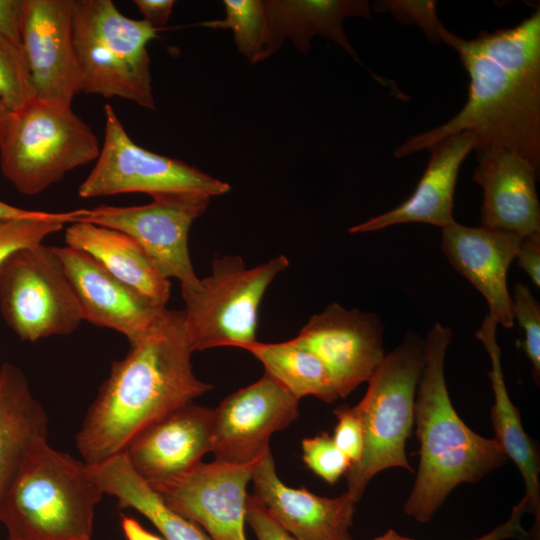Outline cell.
<instances>
[{
	"instance_id": "6da1fadb",
	"label": "cell",
	"mask_w": 540,
	"mask_h": 540,
	"mask_svg": "<svg viewBox=\"0 0 540 540\" xmlns=\"http://www.w3.org/2000/svg\"><path fill=\"white\" fill-rule=\"evenodd\" d=\"M440 41L453 48L469 75L467 101L446 123L408 138L402 158L459 132L475 135L474 150L508 149L540 165V10L516 26L464 39L441 23Z\"/></svg>"
},
{
	"instance_id": "7a4b0ae2",
	"label": "cell",
	"mask_w": 540,
	"mask_h": 540,
	"mask_svg": "<svg viewBox=\"0 0 540 540\" xmlns=\"http://www.w3.org/2000/svg\"><path fill=\"white\" fill-rule=\"evenodd\" d=\"M183 310L161 311L146 333L114 361L76 435L86 465L125 451L143 429L212 389L192 368Z\"/></svg>"
},
{
	"instance_id": "3957f363",
	"label": "cell",
	"mask_w": 540,
	"mask_h": 540,
	"mask_svg": "<svg viewBox=\"0 0 540 540\" xmlns=\"http://www.w3.org/2000/svg\"><path fill=\"white\" fill-rule=\"evenodd\" d=\"M451 337V328L439 323L428 332L415 394L420 463L404 512L421 523L433 518L457 485L476 482L508 460L494 438L471 430L452 405L444 374Z\"/></svg>"
},
{
	"instance_id": "277c9868",
	"label": "cell",
	"mask_w": 540,
	"mask_h": 540,
	"mask_svg": "<svg viewBox=\"0 0 540 540\" xmlns=\"http://www.w3.org/2000/svg\"><path fill=\"white\" fill-rule=\"evenodd\" d=\"M103 494L88 465L43 440L2 498L0 522L8 540H91Z\"/></svg>"
},
{
	"instance_id": "5b68a950",
	"label": "cell",
	"mask_w": 540,
	"mask_h": 540,
	"mask_svg": "<svg viewBox=\"0 0 540 540\" xmlns=\"http://www.w3.org/2000/svg\"><path fill=\"white\" fill-rule=\"evenodd\" d=\"M72 29L81 92L155 109L147 44L156 29L124 16L111 0H72Z\"/></svg>"
},
{
	"instance_id": "8992f818",
	"label": "cell",
	"mask_w": 540,
	"mask_h": 540,
	"mask_svg": "<svg viewBox=\"0 0 540 540\" xmlns=\"http://www.w3.org/2000/svg\"><path fill=\"white\" fill-rule=\"evenodd\" d=\"M425 341L410 332L368 380V389L354 406L363 429L360 460L345 473L347 494L357 503L379 472L400 467L413 472L405 445L414 423V401L424 364Z\"/></svg>"
},
{
	"instance_id": "52a82bcc",
	"label": "cell",
	"mask_w": 540,
	"mask_h": 540,
	"mask_svg": "<svg viewBox=\"0 0 540 540\" xmlns=\"http://www.w3.org/2000/svg\"><path fill=\"white\" fill-rule=\"evenodd\" d=\"M100 148L93 130L70 104L35 98L13 113L0 144V168L20 193L33 196L96 160Z\"/></svg>"
},
{
	"instance_id": "ba28073f",
	"label": "cell",
	"mask_w": 540,
	"mask_h": 540,
	"mask_svg": "<svg viewBox=\"0 0 540 540\" xmlns=\"http://www.w3.org/2000/svg\"><path fill=\"white\" fill-rule=\"evenodd\" d=\"M289 265L285 255L246 267L238 255L212 261L196 288H181L184 322L193 352L217 347L243 349L257 341L258 310L267 288Z\"/></svg>"
},
{
	"instance_id": "9c48e42d",
	"label": "cell",
	"mask_w": 540,
	"mask_h": 540,
	"mask_svg": "<svg viewBox=\"0 0 540 540\" xmlns=\"http://www.w3.org/2000/svg\"><path fill=\"white\" fill-rule=\"evenodd\" d=\"M0 310L23 341L69 335L83 319L54 246L23 248L0 266Z\"/></svg>"
},
{
	"instance_id": "30bf717a",
	"label": "cell",
	"mask_w": 540,
	"mask_h": 540,
	"mask_svg": "<svg viewBox=\"0 0 540 540\" xmlns=\"http://www.w3.org/2000/svg\"><path fill=\"white\" fill-rule=\"evenodd\" d=\"M105 133L96 163L78 188L81 198L122 193H196L210 198L230 190L229 184L185 162L137 145L110 104L104 106Z\"/></svg>"
},
{
	"instance_id": "8fae6325",
	"label": "cell",
	"mask_w": 540,
	"mask_h": 540,
	"mask_svg": "<svg viewBox=\"0 0 540 540\" xmlns=\"http://www.w3.org/2000/svg\"><path fill=\"white\" fill-rule=\"evenodd\" d=\"M210 197L196 193L162 194L139 206L101 205L84 209L77 222L121 231L144 249L160 273L175 278L181 288H196L200 279L191 262V225L207 209Z\"/></svg>"
},
{
	"instance_id": "7c38bea8",
	"label": "cell",
	"mask_w": 540,
	"mask_h": 540,
	"mask_svg": "<svg viewBox=\"0 0 540 540\" xmlns=\"http://www.w3.org/2000/svg\"><path fill=\"white\" fill-rule=\"evenodd\" d=\"M299 400L266 373L228 395L213 409L215 460L230 464L259 460L270 449L271 436L298 417Z\"/></svg>"
},
{
	"instance_id": "4fadbf2b",
	"label": "cell",
	"mask_w": 540,
	"mask_h": 540,
	"mask_svg": "<svg viewBox=\"0 0 540 540\" xmlns=\"http://www.w3.org/2000/svg\"><path fill=\"white\" fill-rule=\"evenodd\" d=\"M291 340L321 360L343 398L368 381L386 355L379 318L338 303L312 315Z\"/></svg>"
},
{
	"instance_id": "5bb4252c",
	"label": "cell",
	"mask_w": 540,
	"mask_h": 540,
	"mask_svg": "<svg viewBox=\"0 0 540 540\" xmlns=\"http://www.w3.org/2000/svg\"><path fill=\"white\" fill-rule=\"evenodd\" d=\"M256 462H202L181 476L149 485L172 510L203 527L211 540H246L247 485Z\"/></svg>"
},
{
	"instance_id": "9a60e30c",
	"label": "cell",
	"mask_w": 540,
	"mask_h": 540,
	"mask_svg": "<svg viewBox=\"0 0 540 540\" xmlns=\"http://www.w3.org/2000/svg\"><path fill=\"white\" fill-rule=\"evenodd\" d=\"M22 48L35 98L70 104L81 92L72 0H23Z\"/></svg>"
},
{
	"instance_id": "2e32d148",
	"label": "cell",
	"mask_w": 540,
	"mask_h": 540,
	"mask_svg": "<svg viewBox=\"0 0 540 540\" xmlns=\"http://www.w3.org/2000/svg\"><path fill=\"white\" fill-rule=\"evenodd\" d=\"M213 409L193 402L143 429L124 453L133 469L154 484L181 476L212 451Z\"/></svg>"
},
{
	"instance_id": "e0dca14e",
	"label": "cell",
	"mask_w": 540,
	"mask_h": 540,
	"mask_svg": "<svg viewBox=\"0 0 540 540\" xmlns=\"http://www.w3.org/2000/svg\"><path fill=\"white\" fill-rule=\"evenodd\" d=\"M77 297L83 319L124 335L130 345L149 329L165 307L130 288L83 251L55 247Z\"/></svg>"
},
{
	"instance_id": "ac0fdd59",
	"label": "cell",
	"mask_w": 540,
	"mask_h": 540,
	"mask_svg": "<svg viewBox=\"0 0 540 540\" xmlns=\"http://www.w3.org/2000/svg\"><path fill=\"white\" fill-rule=\"evenodd\" d=\"M477 154L473 180L483 189L481 227L540 238L539 168L508 149L485 148Z\"/></svg>"
},
{
	"instance_id": "d6986e66",
	"label": "cell",
	"mask_w": 540,
	"mask_h": 540,
	"mask_svg": "<svg viewBox=\"0 0 540 540\" xmlns=\"http://www.w3.org/2000/svg\"><path fill=\"white\" fill-rule=\"evenodd\" d=\"M251 481L253 495L297 540H352L349 530L356 502L347 493L328 498L304 486H287L276 473L270 449L256 462Z\"/></svg>"
},
{
	"instance_id": "ffe728a7",
	"label": "cell",
	"mask_w": 540,
	"mask_h": 540,
	"mask_svg": "<svg viewBox=\"0 0 540 540\" xmlns=\"http://www.w3.org/2000/svg\"><path fill=\"white\" fill-rule=\"evenodd\" d=\"M522 239L516 233L456 221L442 228V250L448 261L484 296L488 314L505 328L514 325L507 272Z\"/></svg>"
},
{
	"instance_id": "44dd1931",
	"label": "cell",
	"mask_w": 540,
	"mask_h": 540,
	"mask_svg": "<svg viewBox=\"0 0 540 540\" xmlns=\"http://www.w3.org/2000/svg\"><path fill=\"white\" fill-rule=\"evenodd\" d=\"M476 137L471 132L450 135L427 150L430 158L414 192L401 204L349 229L367 233L403 223H427L441 228L455 222L454 192L459 168L474 150Z\"/></svg>"
},
{
	"instance_id": "7402d4cb",
	"label": "cell",
	"mask_w": 540,
	"mask_h": 540,
	"mask_svg": "<svg viewBox=\"0 0 540 540\" xmlns=\"http://www.w3.org/2000/svg\"><path fill=\"white\" fill-rule=\"evenodd\" d=\"M66 244L85 252L118 280L158 307L170 298V280L129 235L89 222L72 223L65 232Z\"/></svg>"
},
{
	"instance_id": "603a6c76",
	"label": "cell",
	"mask_w": 540,
	"mask_h": 540,
	"mask_svg": "<svg viewBox=\"0 0 540 540\" xmlns=\"http://www.w3.org/2000/svg\"><path fill=\"white\" fill-rule=\"evenodd\" d=\"M48 416L22 370L0 367V503L33 448L46 440Z\"/></svg>"
},
{
	"instance_id": "cb8c5ba5",
	"label": "cell",
	"mask_w": 540,
	"mask_h": 540,
	"mask_svg": "<svg viewBox=\"0 0 540 540\" xmlns=\"http://www.w3.org/2000/svg\"><path fill=\"white\" fill-rule=\"evenodd\" d=\"M269 56L289 38L301 53L310 50L315 35L326 37L361 64L344 30V19L360 16L372 19L365 0H267Z\"/></svg>"
},
{
	"instance_id": "d4e9b609",
	"label": "cell",
	"mask_w": 540,
	"mask_h": 540,
	"mask_svg": "<svg viewBox=\"0 0 540 540\" xmlns=\"http://www.w3.org/2000/svg\"><path fill=\"white\" fill-rule=\"evenodd\" d=\"M497 325V320L488 314L475 334L486 348L492 365L489 377L495 400L491 409L494 439L520 471L526 487L524 497L527 502V510L534 514L536 523L539 525V456L523 429L520 413L512 403L505 385L501 367V351L496 340Z\"/></svg>"
},
{
	"instance_id": "484cf974",
	"label": "cell",
	"mask_w": 540,
	"mask_h": 540,
	"mask_svg": "<svg viewBox=\"0 0 540 540\" xmlns=\"http://www.w3.org/2000/svg\"><path fill=\"white\" fill-rule=\"evenodd\" d=\"M88 466L104 494L117 498L119 508H132L144 515L166 540H211L164 502L133 469L124 452Z\"/></svg>"
},
{
	"instance_id": "4316f807",
	"label": "cell",
	"mask_w": 540,
	"mask_h": 540,
	"mask_svg": "<svg viewBox=\"0 0 540 540\" xmlns=\"http://www.w3.org/2000/svg\"><path fill=\"white\" fill-rule=\"evenodd\" d=\"M243 349L262 363L266 374L298 399L315 396L331 403L338 398L321 360L292 340L278 343L257 340Z\"/></svg>"
},
{
	"instance_id": "83f0119b",
	"label": "cell",
	"mask_w": 540,
	"mask_h": 540,
	"mask_svg": "<svg viewBox=\"0 0 540 540\" xmlns=\"http://www.w3.org/2000/svg\"><path fill=\"white\" fill-rule=\"evenodd\" d=\"M226 17L200 23L209 28H229L238 51L252 64L269 56V28L266 1L224 0Z\"/></svg>"
},
{
	"instance_id": "f1b7e54d",
	"label": "cell",
	"mask_w": 540,
	"mask_h": 540,
	"mask_svg": "<svg viewBox=\"0 0 540 540\" xmlns=\"http://www.w3.org/2000/svg\"><path fill=\"white\" fill-rule=\"evenodd\" d=\"M84 209L69 212H44L39 216L0 219V266L15 252L42 244L67 223L79 220Z\"/></svg>"
},
{
	"instance_id": "f546056e",
	"label": "cell",
	"mask_w": 540,
	"mask_h": 540,
	"mask_svg": "<svg viewBox=\"0 0 540 540\" xmlns=\"http://www.w3.org/2000/svg\"><path fill=\"white\" fill-rule=\"evenodd\" d=\"M35 99L22 46L0 36V101L13 113Z\"/></svg>"
},
{
	"instance_id": "4dcf8cb0",
	"label": "cell",
	"mask_w": 540,
	"mask_h": 540,
	"mask_svg": "<svg viewBox=\"0 0 540 540\" xmlns=\"http://www.w3.org/2000/svg\"><path fill=\"white\" fill-rule=\"evenodd\" d=\"M512 307L514 319L524 332L521 349L532 363V375L538 384L540 377V306L529 287L517 283L514 287Z\"/></svg>"
},
{
	"instance_id": "1f68e13d",
	"label": "cell",
	"mask_w": 540,
	"mask_h": 540,
	"mask_svg": "<svg viewBox=\"0 0 540 540\" xmlns=\"http://www.w3.org/2000/svg\"><path fill=\"white\" fill-rule=\"evenodd\" d=\"M301 445L306 466L329 484H335L351 465L326 432L303 439Z\"/></svg>"
},
{
	"instance_id": "d6a6232c",
	"label": "cell",
	"mask_w": 540,
	"mask_h": 540,
	"mask_svg": "<svg viewBox=\"0 0 540 540\" xmlns=\"http://www.w3.org/2000/svg\"><path fill=\"white\" fill-rule=\"evenodd\" d=\"M378 13H390L399 23L416 25L426 37L438 44V29L442 23L436 13V2L430 0H380L372 5Z\"/></svg>"
},
{
	"instance_id": "836d02e7",
	"label": "cell",
	"mask_w": 540,
	"mask_h": 540,
	"mask_svg": "<svg viewBox=\"0 0 540 540\" xmlns=\"http://www.w3.org/2000/svg\"><path fill=\"white\" fill-rule=\"evenodd\" d=\"M334 414L338 419V423L334 429L332 439L353 465L360 460L363 452L364 440L360 419L354 407L348 405L338 406L334 410Z\"/></svg>"
},
{
	"instance_id": "e575fe53",
	"label": "cell",
	"mask_w": 540,
	"mask_h": 540,
	"mask_svg": "<svg viewBox=\"0 0 540 540\" xmlns=\"http://www.w3.org/2000/svg\"><path fill=\"white\" fill-rule=\"evenodd\" d=\"M245 521L258 540H297L270 516L254 495H247Z\"/></svg>"
},
{
	"instance_id": "d590c367",
	"label": "cell",
	"mask_w": 540,
	"mask_h": 540,
	"mask_svg": "<svg viewBox=\"0 0 540 540\" xmlns=\"http://www.w3.org/2000/svg\"><path fill=\"white\" fill-rule=\"evenodd\" d=\"M23 0H0V36L22 46Z\"/></svg>"
},
{
	"instance_id": "8d00e7d4",
	"label": "cell",
	"mask_w": 540,
	"mask_h": 540,
	"mask_svg": "<svg viewBox=\"0 0 540 540\" xmlns=\"http://www.w3.org/2000/svg\"><path fill=\"white\" fill-rule=\"evenodd\" d=\"M527 511V502L523 497L512 509V513L505 523L495 527L489 533L475 540H504L507 538H524L527 533L521 525L523 514Z\"/></svg>"
},
{
	"instance_id": "74e56055",
	"label": "cell",
	"mask_w": 540,
	"mask_h": 540,
	"mask_svg": "<svg viewBox=\"0 0 540 540\" xmlns=\"http://www.w3.org/2000/svg\"><path fill=\"white\" fill-rule=\"evenodd\" d=\"M518 266L540 286V238H523L516 255Z\"/></svg>"
},
{
	"instance_id": "f35d334b",
	"label": "cell",
	"mask_w": 540,
	"mask_h": 540,
	"mask_svg": "<svg viewBox=\"0 0 540 540\" xmlns=\"http://www.w3.org/2000/svg\"><path fill=\"white\" fill-rule=\"evenodd\" d=\"M134 3L143 15V20L157 30L168 22L175 2L173 0H135Z\"/></svg>"
},
{
	"instance_id": "ab89813d",
	"label": "cell",
	"mask_w": 540,
	"mask_h": 540,
	"mask_svg": "<svg viewBox=\"0 0 540 540\" xmlns=\"http://www.w3.org/2000/svg\"><path fill=\"white\" fill-rule=\"evenodd\" d=\"M121 518V527L126 540H163L143 528L134 518L126 515H122Z\"/></svg>"
},
{
	"instance_id": "60d3db41",
	"label": "cell",
	"mask_w": 540,
	"mask_h": 540,
	"mask_svg": "<svg viewBox=\"0 0 540 540\" xmlns=\"http://www.w3.org/2000/svg\"><path fill=\"white\" fill-rule=\"evenodd\" d=\"M43 213V211L26 210L0 201V219L34 217Z\"/></svg>"
},
{
	"instance_id": "b9f144b4",
	"label": "cell",
	"mask_w": 540,
	"mask_h": 540,
	"mask_svg": "<svg viewBox=\"0 0 540 540\" xmlns=\"http://www.w3.org/2000/svg\"><path fill=\"white\" fill-rule=\"evenodd\" d=\"M12 118L13 112L0 101V144L8 133Z\"/></svg>"
},
{
	"instance_id": "7bdbcfd3",
	"label": "cell",
	"mask_w": 540,
	"mask_h": 540,
	"mask_svg": "<svg viewBox=\"0 0 540 540\" xmlns=\"http://www.w3.org/2000/svg\"><path fill=\"white\" fill-rule=\"evenodd\" d=\"M374 540H414L409 537L402 536L398 534L393 529L387 530L384 534L376 537Z\"/></svg>"
}]
</instances>
